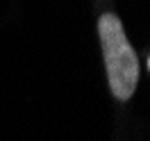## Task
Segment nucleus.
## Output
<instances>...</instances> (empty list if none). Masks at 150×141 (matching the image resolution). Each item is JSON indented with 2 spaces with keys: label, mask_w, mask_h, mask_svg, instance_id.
Masks as SVG:
<instances>
[{
  "label": "nucleus",
  "mask_w": 150,
  "mask_h": 141,
  "mask_svg": "<svg viewBox=\"0 0 150 141\" xmlns=\"http://www.w3.org/2000/svg\"><path fill=\"white\" fill-rule=\"evenodd\" d=\"M98 37L103 46V59L107 71L109 91L116 100H130L139 82V57L125 37L121 18L114 11H105L98 18Z\"/></svg>",
  "instance_id": "obj_1"
},
{
  "label": "nucleus",
  "mask_w": 150,
  "mask_h": 141,
  "mask_svg": "<svg viewBox=\"0 0 150 141\" xmlns=\"http://www.w3.org/2000/svg\"><path fill=\"white\" fill-rule=\"evenodd\" d=\"M148 66H150V59H148Z\"/></svg>",
  "instance_id": "obj_2"
}]
</instances>
